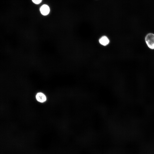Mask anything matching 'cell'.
Returning a JSON list of instances; mask_svg holds the SVG:
<instances>
[{
    "mask_svg": "<svg viewBox=\"0 0 154 154\" xmlns=\"http://www.w3.org/2000/svg\"><path fill=\"white\" fill-rule=\"evenodd\" d=\"M145 42L150 49H154V34L150 33L147 34L145 37Z\"/></svg>",
    "mask_w": 154,
    "mask_h": 154,
    "instance_id": "6da1fadb",
    "label": "cell"
},
{
    "mask_svg": "<svg viewBox=\"0 0 154 154\" xmlns=\"http://www.w3.org/2000/svg\"><path fill=\"white\" fill-rule=\"evenodd\" d=\"M36 98L37 101L41 103L45 102L46 99L45 95L41 92L38 93L37 94Z\"/></svg>",
    "mask_w": 154,
    "mask_h": 154,
    "instance_id": "3957f363",
    "label": "cell"
},
{
    "mask_svg": "<svg viewBox=\"0 0 154 154\" xmlns=\"http://www.w3.org/2000/svg\"><path fill=\"white\" fill-rule=\"evenodd\" d=\"M99 42L103 46H106L109 43V40L107 37L103 36L100 38Z\"/></svg>",
    "mask_w": 154,
    "mask_h": 154,
    "instance_id": "277c9868",
    "label": "cell"
},
{
    "mask_svg": "<svg viewBox=\"0 0 154 154\" xmlns=\"http://www.w3.org/2000/svg\"><path fill=\"white\" fill-rule=\"evenodd\" d=\"M42 0H32L33 2L36 4H38L40 3Z\"/></svg>",
    "mask_w": 154,
    "mask_h": 154,
    "instance_id": "5b68a950",
    "label": "cell"
},
{
    "mask_svg": "<svg viewBox=\"0 0 154 154\" xmlns=\"http://www.w3.org/2000/svg\"><path fill=\"white\" fill-rule=\"evenodd\" d=\"M40 11L41 14L44 15H47L49 13L50 8L47 5H44L40 9Z\"/></svg>",
    "mask_w": 154,
    "mask_h": 154,
    "instance_id": "7a4b0ae2",
    "label": "cell"
}]
</instances>
